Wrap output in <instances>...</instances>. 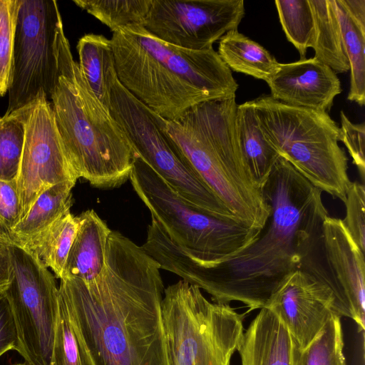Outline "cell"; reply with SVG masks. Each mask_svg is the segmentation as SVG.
<instances>
[{
    "label": "cell",
    "mask_w": 365,
    "mask_h": 365,
    "mask_svg": "<svg viewBox=\"0 0 365 365\" xmlns=\"http://www.w3.org/2000/svg\"><path fill=\"white\" fill-rule=\"evenodd\" d=\"M270 214L257 239L236 255L202 265L169 239L154 252L163 269L205 291L212 301H237L250 310L265 306L272 294L301 263L329 215L322 191L279 157L262 188Z\"/></svg>",
    "instance_id": "obj_1"
},
{
    "label": "cell",
    "mask_w": 365,
    "mask_h": 365,
    "mask_svg": "<svg viewBox=\"0 0 365 365\" xmlns=\"http://www.w3.org/2000/svg\"><path fill=\"white\" fill-rule=\"evenodd\" d=\"M160 269L142 247L111 231L97 277L60 279L59 294L95 365H168Z\"/></svg>",
    "instance_id": "obj_2"
},
{
    "label": "cell",
    "mask_w": 365,
    "mask_h": 365,
    "mask_svg": "<svg viewBox=\"0 0 365 365\" xmlns=\"http://www.w3.org/2000/svg\"><path fill=\"white\" fill-rule=\"evenodd\" d=\"M110 41L120 83L167 120L200 103L235 97L238 84L213 47H178L143 25L113 31Z\"/></svg>",
    "instance_id": "obj_3"
},
{
    "label": "cell",
    "mask_w": 365,
    "mask_h": 365,
    "mask_svg": "<svg viewBox=\"0 0 365 365\" xmlns=\"http://www.w3.org/2000/svg\"><path fill=\"white\" fill-rule=\"evenodd\" d=\"M235 97L204 102L173 120L168 135L237 222L262 230L270 214L261 187L242 155L235 131Z\"/></svg>",
    "instance_id": "obj_4"
},
{
    "label": "cell",
    "mask_w": 365,
    "mask_h": 365,
    "mask_svg": "<svg viewBox=\"0 0 365 365\" xmlns=\"http://www.w3.org/2000/svg\"><path fill=\"white\" fill-rule=\"evenodd\" d=\"M51 99L75 178H83L101 189L125 183L132 170L135 153L109 109L89 87L72 55L61 66V76Z\"/></svg>",
    "instance_id": "obj_5"
},
{
    "label": "cell",
    "mask_w": 365,
    "mask_h": 365,
    "mask_svg": "<svg viewBox=\"0 0 365 365\" xmlns=\"http://www.w3.org/2000/svg\"><path fill=\"white\" fill-rule=\"evenodd\" d=\"M252 102L264 135L279 155L314 187L344 202L351 182L348 158L339 145L340 127L329 115L269 95Z\"/></svg>",
    "instance_id": "obj_6"
},
{
    "label": "cell",
    "mask_w": 365,
    "mask_h": 365,
    "mask_svg": "<svg viewBox=\"0 0 365 365\" xmlns=\"http://www.w3.org/2000/svg\"><path fill=\"white\" fill-rule=\"evenodd\" d=\"M160 314L168 365H230L244 314L182 279L164 289Z\"/></svg>",
    "instance_id": "obj_7"
},
{
    "label": "cell",
    "mask_w": 365,
    "mask_h": 365,
    "mask_svg": "<svg viewBox=\"0 0 365 365\" xmlns=\"http://www.w3.org/2000/svg\"><path fill=\"white\" fill-rule=\"evenodd\" d=\"M129 180L171 242L200 264H216L236 255L260 234L261 230L194 208L135 154Z\"/></svg>",
    "instance_id": "obj_8"
},
{
    "label": "cell",
    "mask_w": 365,
    "mask_h": 365,
    "mask_svg": "<svg viewBox=\"0 0 365 365\" xmlns=\"http://www.w3.org/2000/svg\"><path fill=\"white\" fill-rule=\"evenodd\" d=\"M109 85L110 113L125 133L135 154L194 208L219 219L237 222L168 135L162 117L128 91L117 74L110 79Z\"/></svg>",
    "instance_id": "obj_9"
},
{
    "label": "cell",
    "mask_w": 365,
    "mask_h": 365,
    "mask_svg": "<svg viewBox=\"0 0 365 365\" xmlns=\"http://www.w3.org/2000/svg\"><path fill=\"white\" fill-rule=\"evenodd\" d=\"M68 46L56 1L20 0L6 113L41 96L51 98L61 76V55Z\"/></svg>",
    "instance_id": "obj_10"
},
{
    "label": "cell",
    "mask_w": 365,
    "mask_h": 365,
    "mask_svg": "<svg viewBox=\"0 0 365 365\" xmlns=\"http://www.w3.org/2000/svg\"><path fill=\"white\" fill-rule=\"evenodd\" d=\"M8 245L12 278L4 294L18 333L16 351L26 365H49L58 312L55 277L29 250L16 243Z\"/></svg>",
    "instance_id": "obj_11"
},
{
    "label": "cell",
    "mask_w": 365,
    "mask_h": 365,
    "mask_svg": "<svg viewBox=\"0 0 365 365\" xmlns=\"http://www.w3.org/2000/svg\"><path fill=\"white\" fill-rule=\"evenodd\" d=\"M364 254L342 220L328 215L299 268L330 288L338 314L355 321L359 331L365 325Z\"/></svg>",
    "instance_id": "obj_12"
},
{
    "label": "cell",
    "mask_w": 365,
    "mask_h": 365,
    "mask_svg": "<svg viewBox=\"0 0 365 365\" xmlns=\"http://www.w3.org/2000/svg\"><path fill=\"white\" fill-rule=\"evenodd\" d=\"M244 16L243 0H153L143 26L165 42L201 51L237 29Z\"/></svg>",
    "instance_id": "obj_13"
},
{
    "label": "cell",
    "mask_w": 365,
    "mask_h": 365,
    "mask_svg": "<svg viewBox=\"0 0 365 365\" xmlns=\"http://www.w3.org/2000/svg\"><path fill=\"white\" fill-rule=\"evenodd\" d=\"M25 138L16 179L20 220L46 189L77 180L68 163L51 103L41 96L24 107Z\"/></svg>",
    "instance_id": "obj_14"
},
{
    "label": "cell",
    "mask_w": 365,
    "mask_h": 365,
    "mask_svg": "<svg viewBox=\"0 0 365 365\" xmlns=\"http://www.w3.org/2000/svg\"><path fill=\"white\" fill-rule=\"evenodd\" d=\"M264 307L279 316L294 344L302 349L314 340L332 315H339L330 288L299 269L281 282Z\"/></svg>",
    "instance_id": "obj_15"
},
{
    "label": "cell",
    "mask_w": 365,
    "mask_h": 365,
    "mask_svg": "<svg viewBox=\"0 0 365 365\" xmlns=\"http://www.w3.org/2000/svg\"><path fill=\"white\" fill-rule=\"evenodd\" d=\"M270 96L288 106L329 113L341 92L336 73L315 58L281 63L267 82Z\"/></svg>",
    "instance_id": "obj_16"
},
{
    "label": "cell",
    "mask_w": 365,
    "mask_h": 365,
    "mask_svg": "<svg viewBox=\"0 0 365 365\" xmlns=\"http://www.w3.org/2000/svg\"><path fill=\"white\" fill-rule=\"evenodd\" d=\"M237 351L242 365H294L292 336L268 307L261 308L244 331Z\"/></svg>",
    "instance_id": "obj_17"
},
{
    "label": "cell",
    "mask_w": 365,
    "mask_h": 365,
    "mask_svg": "<svg viewBox=\"0 0 365 365\" xmlns=\"http://www.w3.org/2000/svg\"><path fill=\"white\" fill-rule=\"evenodd\" d=\"M78 220V228L61 279L78 278L88 282L104 267L108 239L112 230L93 210L83 212Z\"/></svg>",
    "instance_id": "obj_18"
},
{
    "label": "cell",
    "mask_w": 365,
    "mask_h": 365,
    "mask_svg": "<svg viewBox=\"0 0 365 365\" xmlns=\"http://www.w3.org/2000/svg\"><path fill=\"white\" fill-rule=\"evenodd\" d=\"M235 131L245 163L262 189L280 155L264 135L252 101L237 105Z\"/></svg>",
    "instance_id": "obj_19"
},
{
    "label": "cell",
    "mask_w": 365,
    "mask_h": 365,
    "mask_svg": "<svg viewBox=\"0 0 365 365\" xmlns=\"http://www.w3.org/2000/svg\"><path fill=\"white\" fill-rule=\"evenodd\" d=\"M217 52L230 70L266 83L275 74L279 66L266 48L237 29L227 32L220 39Z\"/></svg>",
    "instance_id": "obj_20"
},
{
    "label": "cell",
    "mask_w": 365,
    "mask_h": 365,
    "mask_svg": "<svg viewBox=\"0 0 365 365\" xmlns=\"http://www.w3.org/2000/svg\"><path fill=\"white\" fill-rule=\"evenodd\" d=\"M76 48L82 75L97 98L109 109V78L115 72L110 39L88 34L78 40Z\"/></svg>",
    "instance_id": "obj_21"
},
{
    "label": "cell",
    "mask_w": 365,
    "mask_h": 365,
    "mask_svg": "<svg viewBox=\"0 0 365 365\" xmlns=\"http://www.w3.org/2000/svg\"><path fill=\"white\" fill-rule=\"evenodd\" d=\"M314 19L312 48L316 59L336 73L349 71L334 0H309Z\"/></svg>",
    "instance_id": "obj_22"
},
{
    "label": "cell",
    "mask_w": 365,
    "mask_h": 365,
    "mask_svg": "<svg viewBox=\"0 0 365 365\" xmlns=\"http://www.w3.org/2000/svg\"><path fill=\"white\" fill-rule=\"evenodd\" d=\"M78 228V216L70 211L19 245L35 254L53 272L55 277L61 279Z\"/></svg>",
    "instance_id": "obj_23"
},
{
    "label": "cell",
    "mask_w": 365,
    "mask_h": 365,
    "mask_svg": "<svg viewBox=\"0 0 365 365\" xmlns=\"http://www.w3.org/2000/svg\"><path fill=\"white\" fill-rule=\"evenodd\" d=\"M76 183L63 182L44 190L36 199L28 213L13 230L14 243L36 235L64 214L73 205L72 189Z\"/></svg>",
    "instance_id": "obj_24"
},
{
    "label": "cell",
    "mask_w": 365,
    "mask_h": 365,
    "mask_svg": "<svg viewBox=\"0 0 365 365\" xmlns=\"http://www.w3.org/2000/svg\"><path fill=\"white\" fill-rule=\"evenodd\" d=\"M334 4L351 71L347 98L363 106L365 103V31L349 15L341 0H334Z\"/></svg>",
    "instance_id": "obj_25"
},
{
    "label": "cell",
    "mask_w": 365,
    "mask_h": 365,
    "mask_svg": "<svg viewBox=\"0 0 365 365\" xmlns=\"http://www.w3.org/2000/svg\"><path fill=\"white\" fill-rule=\"evenodd\" d=\"M294 365H346L341 317L332 315L304 349L293 341Z\"/></svg>",
    "instance_id": "obj_26"
},
{
    "label": "cell",
    "mask_w": 365,
    "mask_h": 365,
    "mask_svg": "<svg viewBox=\"0 0 365 365\" xmlns=\"http://www.w3.org/2000/svg\"><path fill=\"white\" fill-rule=\"evenodd\" d=\"M49 365H95L59 292L58 312Z\"/></svg>",
    "instance_id": "obj_27"
},
{
    "label": "cell",
    "mask_w": 365,
    "mask_h": 365,
    "mask_svg": "<svg viewBox=\"0 0 365 365\" xmlns=\"http://www.w3.org/2000/svg\"><path fill=\"white\" fill-rule=\"evenodd\" d=\"M153 0H73V3L115 31L143 25Z\"/></svg>",
    "instance_id": "obj_28"
},
{
    "label": "cell",
    "mask_w": 365,
    "mask_h": 365,
    "mask_svg": "<svg viewBox=\"0 0 365 365\" xmlns=\"http://www.w3.org/2000/svg\"><path fill=\"white\" fill-rule=\"evenodd\" d=\"M279 19L287 39L297 49L301 59L312 48L314 19L309 0H276Z\"/></svg>",
    "instance_id": "obj_29"
},
{
    "label": "cell",
    "mask_w": 365,
    "mask_h": 365,
    "mask_svg": "<svg viewBox=\"0 0 365 365\" xmlns=\"http://www.w3.org/2000/svg\"><path fill=\"white\" fill-rule=\"evenodd\" d=\"M24 138V107L0 118V180L16 179Z\"/></svg>",
    "instance_id": "obj_30"
},
{
    "label": "cell",
    "mask_w": 365,
    "mask_h": 365,
    "mask_svg": "<svg viewBox=\"0 0 365 365\" xmlns=\"http://www.w3.org/2000/svg\"><path fill=\"white\" fill-rule=\"evenodd\" d=\"M19 6L20 0H0V96L8 92L11 81Z\"/></svg>",
    "instance_id": "obj_31"
},
{
    "label": "cell",
    "mask_w": 365,
    "mask_h": 365,
    "mask_svg": "<svg viewBox=\"0 0 365 365\" xmlns=\"http://www.w3.org/2000/svg\"><path fill=\"white\" fill-rule=\"evenodd\" d=\"M346 215L341 220L351 237L365 253V187L364 184L351 182L344 202Z\"/></svg>",
    "instance_id": "obj_32"
},
{
    "label": "cell",
    "mask_w": 365,
    "mask_h": 365,
    "mask_svg": "<svg viewBox=\"0 0 365 365\" xmlns=\"http://www.w3.org/2000/svg\"><path fill=\"white\" fill-rule=\"evenodd\" d=\"M20 221V204L16 180H0V235L14 243L13 230Z\"/></svg>",
    "instance_id": "obj_33"
},
{
    "label": "cell",
    "mask_w": 365,
    "mask_h": 365,
    "mask_svg": "<svg viewBox=\"0 0 365 365\" xmlns=\"http://www.w3.org/2000/svg\"><path fill=\"white\" fill-rule=\"evenodd\" d=\"M341 142L345 145L358 169L364 183L365 178V125L355 124L350 121L343 110L340 111Z\"/></svg>",
    "instance_id": "obj_34"
},
{
    "label": "cell",
    "mask_w": 365,
    "mask_h": 365,
    "mask_svg": "<svg viewBox=\"0 0 365 365\" xmlns=\"http://www.w3.org/2000/svg\"><path fill=\"white\" fill-rule=\"evenodd\" d=\"M18 333L9 304L4 294H0V356L9 350H16Z\"/></svg>",
    "instance_id": "obj_35"
},
{
    "label": "cell",
    "mask_w": 365,
    "mask_h": 365,
    "mask_svg": "<svg viewBox=\"0 0 365 365\" xmlns=\"http://www.w3.org/2000/svg\"><path fill=\"white\" fill-rule=\"evenodd\" d=\"M9 243L0 244V294L9 289L12 278V264Z\"/></svg>",
    "instance_id": "obj_36"
},
{
    "label": "cell",
    "mask_w": 365,
    "mask_h": 365,
    "mask_svg": "<svg viewBox=\"0 0 365 365\" xmlns=\"http://www.w3.org/2000/svg\"><path fill=\"white\" fill-rule=\"evenodd\" d=\"M349 15L365 31V0H341Z\"/></svg>",
    "instance_id": "obj_37"
},
{
    "label": "cell",
    "mask_w": 365,
    "mask_h": 365,
    "mask_svg": "<svg viewBox=\"0 0 365 365\" xmlns=\"http://www.w3.org/2000/svg\"><path fill=\"white\" fill-rule=\"evenodd\" d=\"M13 365H26V364L23 363V364H13Z\"/></svg>",
    "instance_id": "obj_38"
}]
</instances>
